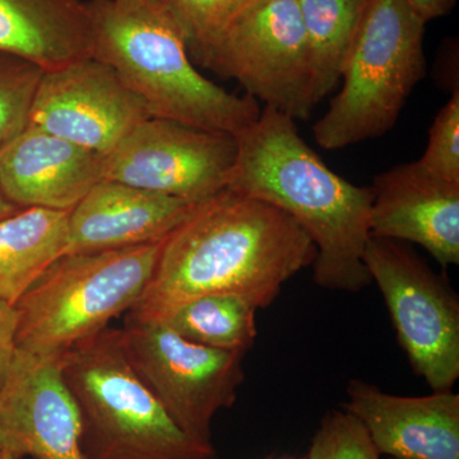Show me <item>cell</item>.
Instances as JSON below:
<instances>
[{
  "label": "cell",
  "instance_id": "cell-1",
  "mask_svg": "<svg viewBox=\"0 0 459 459\" xmlns=\"http://www.w3.org/2000/svg\"><path fill=\"white\" fill-rule=\"evenodd\" d=\"M316 256L312 238L290 214L226 188L164 238L152 279L129 312L153 318L208 294L244 296L264 309Z\"/></svg>",
  "mask_w": 459,
  "mask_h": 459
},
{
  "label": "cell",
  "instance_id": "cell-2",
  "mask_svg": "<svg viewBox=\"0 0 459 459\" xmlns=\"http://www.w3.org/2000/svg\"><path fill=\"white\" fill-rule=\"evenodd\" d=\"M235 138L228 188L280 208L303 228L316 247V285L347 292L369 286L364 252L371 238V188L332 171L300 137L295 120L274 108H262Z\"/></svg>",
  "mask_w": 459,
  "mask_h": 459
},
{
  "label": "cell",
  "instance_id": "cell-3",
  "mask_svg": "<svg viewBox=\"0 0 459 459\" xmlns=\"http://www.w3.org/2000/svg\"><path fill=\"white\" fill-rule=\"evenodd\" d=\"M86 12L90 56L111 66L151 117L232 135L258 119L256 100L195 68L183 30L153 0H87Z\"/></svg>",
  "mask_w": 459,
  "mask_h": 459
},
{
  "label": "cell",
  "instance_id": "cell-4",
  "mask_svg": "<svg viewBox=\"0 0 459 459\" xmlns=\"http://www.w3.org/2000/svg\"><path fill=\"white\" fill-rule=\"evenodd\" d=\"M162 241L60 256L14 307L16 349L62 360L107 331L140 300Z\"/></svg>",
  "mask_w": 459,
  "mask_h": 459
},
{
  "label": "cell",
  "instance_id": "cell-5",
  "mask_svg": "<svg viewBox=\"0 0 459 459\" xmlns=\"http://www.w3.org/2000/svg\"><path fill=\"white\" fill-rule=\"evenodd\" d=\"M60 367L80 409L86 459H220L213 446L184 433L138 379L117 328L75 347Z\"/></svg>",
  "mask_w": 459,
  "mask_h": 459
},
{
  "label": "cell",
  "instance_id": "cell-6",
  "mask_svg": "<svg viewBox=\"0 0 459 459\" xmlns=\"http://www.w3.org/2000/svg\"><path fill=\"white\" fill-rule=\"evenodd\" d=\"M425 25L404 0H368L341 77L342 90L313 126L319 146H351L394 126L425 74Z\"/></svg>",
  "mask_w": 459,
  "mask_h": 459
},
{
  "label": "cell",
  "instance_id": "cell-7",
  "mask_svg": "<svg viewBox=\"0 0 459 459\" xmlns=\"http://www.w3.org/2000/svg\"><path fill=\"white\" fill-rule=\"evenodd\" d=\"M117 332L132 370L178 427L213 446V418L237 402L246 353L190 342L160 320L131 312Z\"/></svg>",
  "mask_w": 459,
  "mask_h": 459
},
{
  "label": "cell",
  "instance_id": "cell-8",
  "mask_svg": "<svg viewBox=\"0 0 459 459\" xmlns=\"http://www.w3.org/2000/svg\"><path fill=\"white\" fill-rule=\"evenodd\" d=\"M198 63L294 120L307 119L316 105L298 0H250Z\"/></svg>",
  "mask_w": 459,
  "mask_h": 459
},
{
  "label": "cell",
  "instance_id": "cell-9",
  "mask_svg": "<svg viewBox=\"0 0 459 459\" xmlns=\"http://www.w3.org/2000/svg\"><path fill=\"white\" fill-rule=\"evenodd\" d=\"M364 263L382 292L411 368L434 391H452L459 377V299L402 241L370 238Z\"/></svg>",
  "mask_w": 459,
  "mask_h": 459
},
{
  "label": "cell",
  "instance_id": "cell-10",
  "mask_svg": "<svg viewBox=\"0 0 459 459\" xmlns=\"http://www.w3.org/2000/svg\"><path fill=\"white\" fill-rule=\"evenodd\" d=\"M237 138L148 117L105 156L104 179L201 204L228 188Z\"/></svg>",
  "mask_w": 459,
  "mask_h": 459
},
{
  "label": "cell",
  "instance_id": "cell-11",
  "mask_svg": "<svg viewBox=\"0 0 459 459\" xmlns=\"http://www.w3.org/2000/svg\"><path fill=\"white\" fill-rule=\"evenodd\" d=\"M148 117L117 72L87 56L42 72L29 126L107 156Z\"/></svg>",
  "mask_w": 459,
  "mask_h": 459
},
{
  "label": "cell",
  "instance_id": "cell-12",
  "mask_svg": "<svg viewBox=\"0 0 459 459\" xmlns=\"http://www.w3.org/2000/svg\"><path fill=\"white\" fill-rule=\"evenodd\" d=\"M81 431L60 360L16 349L0 389V452L17 459H86Z\"/></svg>",
  "mask_w": 459,
  "mask_h": 459
},
{
  "label": "cell",
  "instance_id": "cell-13",
  "mask_svg": "<svg viewBox=\"0 0 459 459\" xmlns=\"http://www.w3.org/2000/svg\"><path fill=\"white\" fill-rule=\"evenodd\" d=\"M371 192V238L418 244L442 268L459 264V184L415 161L377 175Z\"/></svg>",
  "mask_w": 459,
  "mask_h": 459
},
{
  "label": "cell",
  "instance_id": "cell-14",
  "mask_svg": "<svg viewBox=\"0 0 459 459\" xmlns=\"http://www.w3.org/2000/svg\"><path fill=\"white\" fill-rule=\"evenodd\" d=\"M343 410L364 425L380 455L459 459V394L453 389L403 397L351 379Z\"/></svg>",
  "mask_w": 459,
  "mask_h": 459
},
{
  "label": "cell",
  "instance_id": "cell-15",
  "mask_svg": "<svg viewBox=\"0 0 459 459\" xmlns=\"http://www.w3.org/2000/svg\"><path fill=\"white\" fill-rule=\"evenodd\" d=\"M104 169L105 155L27 126L0 148V190L18 208L71 212Z\"/></svg>",
  "mask_w": 459,
  "mask_h": 459
},
{
  "label": "cell",
  "instance_id": "cell-16",
  "mask_svg": "<svg viewBox=\"0 0 459 459\" xmlns=\"http://www.w3.org/2000/svg\"><path fill=\"white\" fill-rule=\"evenodd\" d=\"M197 204L102 179L69 212L65 255L164 240Z\"/></svg>",
  "mask_w": 459,
  "mask_h": 459
},
{
  "label": "cell",
  "instance_id": "cell-17",
  "mask_svg": "<svg viewBox=\"0 0 459 459\" xmlns=\"http://www.w3.org/2000/svg\"><path fill=\"white\" fill-rule=\"evenodd\" d=\"M0 51L51 71L90 56L84 0H0Z\"/></svg>",
  "mask_w": 459,
  "mask_h": 459
},
{
  "label": "cell",
  "instance_id": "cell-18",
  "mask_svg": "<svg viewBox=\"0 0 459 459\" xmlns=\"http://www.w3.org/2000/svg\"><path fill=\"white\" fill-rule=\"evenodd\" d=\"M65 211L21 208L0 220V304L16 307L42 273L65 255Z\"/></svg>",
  "mask_w": 459,
  "mask_h": 459
},
{
  "label": "cell",
  "instance_id": "cell-19",
  "mask_svg": "<svg viewBox=\"0 0 459 459\" xmlns=\"http://www.w3.org/2000/svg\"><path fill=\"white\" fill-rule=\"evenodd\" d=\"M316 104L342 77L368 0H298Z\"/></svg>",
  "mask_w": 459,
  "mask_h": 459
},
{
  "label": "cell",
  "instance_id": "cell-20",
  "mask_svg": "<svg viewBox=\"0 0 459 459\" xmlns=\"http://www.w3.org/2000/svg\"><path fill=\"white\" fill-rule=\"evenodd\" d=\"M256 310L255 304L244 296L208 294L184 301L153 319L190 342L246 353L256 338Z\"/></svg>",
  "mask_w": 459,
  "mask_h": 459
},
{
  "label": "cell",
  "instance_id": "cell-21",
  "mask_svg": "<svg viewBox=\"0 0 459 459\" xmlns=\"http://www.w3.org/2000/svg\"><path fill=\"white\" fill-rule=\"evenodd\" d=\"M42 72L25 57L0 51V148L29 126Z\"/></svg>",
  "mask_w": 459,
  "mask_h": 459
},
{
  "label": "cell",
  "instance_id": "cell-22",
  "mask_svg": "<svg viewBox=\"0 0 459 459\" xmlns=\"http://www.w3.org/2000/svg\"><path fill=\"white\" fill-rule=\"evenodd\" d=\"M183 30L190 56L198 62L232 14L238 0H153Z\"/></svg>",
  "mask_w": 459,
  "mask_h": 459
},
{
  "label": "cell",
  "instance_id": "cell-23",
  "mask_svg": "<svg viewBox=\"0 0 459 459\" xmlns=\"http://www.w3.org/2000/svg\"><path fill=\"white\" fill-rule=\"evenodd\" d=\"M369 433L355 416L331 410L314 434L307 459H380Z\"/></svg>",
  "mask_w": 459,
  "mask_h": 459
},
{
  "label": "cell",
  "instance_id": "cell-24",
  "mask_svg": "<svg viewBox=\"0 0 459 459\" xmlns=\"http://www.w3.org/2000/svg\"><path fill=\"white\" fill-rule=\"evenodd\" d=\"M420 165L431 174L459 184V90L435 117Z\"/></svg>",
  "mask_w": 459,
  "mask_h": 459
},
{
  "label": "cell",
  "instance_id": "cell-25",
  "mask_svg": "<svg viewBox=\"0 0 459 459\" xmlns=\"http://www.w3.org/2000/svg\"><path fill=\"white\" fill-rule=\"evenodd\" d=\"M17 310L0 304V389L16 353Z\"/></svg>",
  "mask_w": 459,
  "mask_h": 459
},
{
  "label": "cell",
  "instance_id": "cell-26",
  "mask_svg": "<svg viewBox=\"0 0 459 459\" xmlns=\"http://www.w3.org/2000/svg\"><path fill=\"white\" fill-rule=\"evenodd\" d=\"M411 11L422 21H429L444 16L451 11L455 0H404Z\"/></svg>",
  "mask_w": 459,
  "mask_h": 459
},
{
  "label": "cell",
  "instance_id": "cell-27",
  "mask_svg": "<svg viewBox=\"0 0 459 459\" xmlns=\"http://www.w3.org/2000/svg\"><path fill=\"white\" fill-rule=\"evenodd\" d=\"M21 208L16 207V205L12 204L11 202L8 201L7 198L3 195L2 190H0V220L5 219V217L11 216L14 212H17Z\"/></svg>",
  "mask_w": 459,
  "mask_h": 459
},
{
  "label": "cell",
  "instance_id": "cell-28",
  "mask_svg": "<svg viewBox=\"0 0 459 459\" xmlns=\"http://www.w3.org/2000/svg\"><path fill=\"white\" fill-rule=\"evenodd\" d=\"M0 459H17V458L12 457V455H7V453L0 452Z\"/></svg>",
  "mask_w": 459,
  "mask_h": 459
},
{
  "label": "cell",
  "instance_id": "cell-29",
  "mask_svg": "<svg viewBox=\"0 0 459 459\" xmlns=\"http://www.w3.org/2000/svg\"><path fill=\"white\" fill-rule=\"evenodd\" d=\"M250 0H238V9H240L241 7H243V5H246L247 3H249Z\"/></svg>",
  "mask_w": 459,
  "mask_h": 459
},
{
  "label": "cell",
  "instance_id": "cell-30",
  "mask_svg": "<svg viewBox=\"0 0 459 459\" xmlns=\"http://www.w3.org/2000/svg\"><path fill=\"white\" fill-rule=\"evenodd\" d=\"M391 459H394V458H391Z\"/></svg>",
  "mask_w": 459,
  "mask_h": 459
}]
</instances>
